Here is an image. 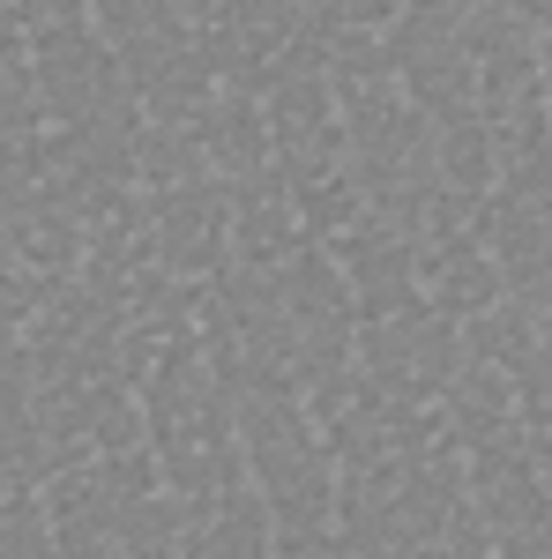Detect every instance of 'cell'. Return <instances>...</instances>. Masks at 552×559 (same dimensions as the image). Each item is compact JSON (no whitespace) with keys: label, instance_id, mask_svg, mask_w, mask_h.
I'll return each mask as SVG.
<instances>
[]
</instances>
